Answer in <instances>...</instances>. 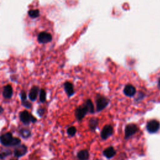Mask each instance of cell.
Returning <instances> with one entry per match:
<instances>
[{
    "mask_svg": "<svg viewBox=\"0 0 160 160\" xmlns=\"http://www.w3.org/2000/svg\"><path fill=\"white\" fill-rule=\"evenodd\" d=\"M88 112H94V106L91 99H87L83 105L78 107L75 111V116L78 121H81Z\"/></svg>",
    "mask_w": 160,
    "mask_h": 160,
    "instance_id": "obj_1",
    "label": "cell"
},
{
    "mask_svg": "<svg viewBox=\"0 0 160 160\" xmlns=\"http://www.w3.org/2000/svg\"><path fill=\"white\" fill-rule=\"evenodd\" d=\"M0 142L5 147H16L21 144V141L18 138L13 137L11 132H8L0 136Z\"/></svg>",
    "mask_w": 160,
    "mask_h": 160,
    "instance_id": "obj_2",
    "label": "cell"
},
{
    "mask_svg": "<svg viewBox=\"0 0 160 160\" xmlns=\"http://www.w3.org/2000/svg\"><path fill=\"white\" fill-rule=\"evenodd\" d=\"M19 119L25 125H28L30 122L34 123L37 121L36 118L26 110L22 111L19 113Z\"/></svg>",
    "mask_w": 160,
    "mask_h": 160,
    "instance_id": "obj_3",
    "label": "cell"
},
{
    "mask_svg": "<svg viewBox=\"0 0 160 160\" xmlns=\"http://www.w3.org/2000/svg\"><path fill=\"white\" fill-rule=\"evenodd\" d=\"M109 100L101 95H97L96 98V110L97 111H101L104 109L109 104Z\"/></svg>",
    "mask_w": 160,
    "mask_h": 160,
    "instance_id": "obj_4",
    "label": "cell"
},
{
    "mask_svg": "<svg viewBox=\"0 0 160 160\" xmlns=\"http://www.w3.org/2000/svg\"><path fill=\"white\" fill-rule=\"evenodd\" d=\"M138 131V127L136 124H128L126 126L124 129V138L128 139L136 134Z\"/></svg>",
    "mask_w": 160,
    "mask_h": 160,
    "instance_id": "obj_5",
    "label": "cell"
},
{
    "mask_svg": "<svg viewBox=\"0 0 160 160\" xmlns=\"http://www.w3.org/2000/svg\"><path fill=\"white\" fill-rule=\"evenodd\" d=\"M160 129V122L156 119H151L146 124V129L149 133H156Z\"/></svg>",
    "mask_w": 160,
    "mask_h": 160,
    "instance_id": "obj_6",
    "label": "cell"
},
{
    "mask_svg": "<svg viewBox=\"0 0 160 160\" xmlns=\"http://www.w3.org/2000/svg\"><path fill=\"white\" fill-rule=\"evenodd\" d=\"M28 152V147L25 144H20L15 147L13 151L14 156L17 158V159L21 158L26 154Z\"/></svg>",
    "mask_w": 160,
    "mask_h": 160,
    "instance_id": "obj_7",
    "label": "cell"
},
{
    "mask_svg": "<svg viewBox=\"0 0 160 160\" xmlns=\"http://www.w3.org/2000/svg\"><path fill=\"white\" fill-rule=\"evenodd\" d=\"M113 134V128L110 124L105 125L101 132V138L103 140L107 139Z\"/></svg>",
    "mask_w": 160,
    "mask_h": 160,
    "instance_id": "obj_8",
    "label": "cell"
},
{
    "mask_svg": "<svg viewBox=\"0 0 160 160\" xmlns=\"http://www.w3.org/2000/svg\"><path fill=\"white\" fill-rule=\"evenodd\" d=\"M52 35L47 32L43 31L39 33L38 36V41L41 44H46L52 41Z\"/></svg>",
    "mask_w": 160,
    "mask_h": 160,
    "instance_id": "obj_9",
    "label": "cell"
},
{
    "mask_svg": "<svg viewBox=\"0 0 160 160\" xmlns=\"http://www.w3.org/2000/svg\"><path fill=\"white\" fill-rule=\"evenodd\" d=\"M124 94L128 97H132L136 93V89L135 87L130 84H126L123 89Z\"/></svg>",
    "mask_w": 160,
    "mask_h": 160,
    "instance_id": "obj_10",
    "label": "cell"
},
{
    "mask_svg": "<svg viewBox=\"0 0 160 160\" xmlns=\"http://www.w3.org/2000/svg\"><path fill=\"white\" fill-rule=\"evenodd\" d=\"M12 93H13V90L11 84H7L3 88L2 96L4 98L10 99L12 96Z\"/></svg>",
    "mask_w": 160,
    "mask_h": 160,
    "instance_id": "obj_11",
    "label": "cell"
},
{
    "mask_svg": "<svg viewBox=\"0 0 160 160\" xmlns=\"http://www.w3.org/2000/svg\"><path fill=\"white\" fill-rule=\"evenodd\" d=\"M102 154L107 159H111L116 155V151L112 146H109L103 151Z\"/></svg>",
    "mask_w": 160,
    "mask_h": 160,
    "instance_id": "obj_12",
    "label": "cell"
},
{
    "mask_svg": "<svg viewBox=\"0 0 160 160\" xmlns=\"http://www.w3.org/2000/svg\"><path fill=\"white\" fill-rule=\"evenodd\" d=\"M64 88L65 92H66L67 95L69 97L72 96L74 94V86L73 84L69 81H66L64 84Z\"/></svg>",
    "mask_w": 160,
    "mask_h": 160,
    "instance_id": "obj_13",
    "label": "cell"
},
{
    "mask_svg": "<svg viewBox=\"0 0 160 160\" xmlns=\"http://www.w3.org/2000/svg\"><path fill=\"white\" fill-rule=\"evenodd\" d=\"M39 87L36 86H33L31 89V90L29 92V98L31 101H34L36 100L37 97H38V92H39Z\"/></svg>",
    "mask_w": 160,
    "mask_h": 160,
    "instance_id": "obj_14",
    "label": "cell"
},
{
    "mask_svg": "<svg viewBox=\"0 0 160 160\" xmlns=\"http://www.w3.org/2000/svg\"><path fill=\"white\" fill-rule=\"evenodd\" d=\"M89 152L86 149L81 150L77 154V158L78 159V160H88L89 159Z\"/></svg>",
    "mask_w": 160,
    "mask_h": 160,
    "instance_id": "obj_15",
    "label": "cell"
},
{
    "mask_svg": "<svg viewBox=\"0 0 160 160\" xmlns=\"http://www.w3.org/2000/svg\"><path fill=\"white\" fill-rule=\"evenodd\" d=\"M19 134L23 139H28L31 136V131L27 128H21L19 131Z\"/></svg>",
    "mask_w": 160,
    "mask_h": 160,
    "instance_id": "obj_16",
    "label": "cell"
},
{
    "mask_svg": "<svg viewBox=\"0 0 160 160\" xmlns=\"http://www.w3.org/2000/svg\"><path fill=\"white\" fill-rule=\"evenodd\" d=\"M98 119L96 118H92L89 120V128L91 130H95L98 125Z\"/></svg>",
    "mask_w": 160,
    "mask_h": 160,
    "instance_id": "obj_17",
    "label": "cell"
},
{
    "mask_svg": "<svg viewBox=\"0 0 160 160\" xmlns=\"http://www.w3.org/2000/svg\"><path fill=\"white\" fill-rule=\"evenodd\" d=\"M28 15L31 18H36L39 16V11L38 9H31L28 11Z\"/></svg>",
    "mask_w": 160,
    "mask_h": 160,
    "instance_id": "obj_18",
    "label": "cell"
},
{
    "mask_svg": "<svg viewBox=\"0 0 160 160\" xmlns=\"http://www.w3.org/2000/svg\"><path fill=\"white\" fill-rule=\"evenodd\" d=\"M12 154V151L10 149H6L0 152V159H4L8 156Z\"/></svg>",
    "mask_w": 160,
    "mask_h": 160,
    "instance_id": "obj_19",
    "label": "cell"
},
{
    "mask_svg": "<svg viewBox=\"0 0 160 160\" xmlns=\"http://www.w3.org/2000/svg\"><path fill=\"white\" fill-rule=\"evenodd\" d=\"M46 100V92L44 89H41L39 91V101L41 102H44Z\"/></svg>",
    "mask_w": 160,
    "mask_h": 160,
    "instance_id": "obj_20",
    "label": "cell"
},
{
    "mask_svg": "<svg viewBox=\"0 0 160 160\" xmlns=\"http://www.w3.org/2000/svg\"><path fill=\"white\" fill-rule=\"evenodd\" d=\"M77 132V129L74 126H71L68 128L67 133L70 136H74Z\"/></svg>",
    "mask_w": 160,
    "mask_h": 160,
    "instance_id": "obj_21",
    "label": "cell"
},
{
    "mask_svg": "<svg viewBox=\"0 0 160 160\" xmlns=\"http://www.w3.org/2000/svg\"><path fill=\"white\" fill-rule=\"evenodd\" d=\"M22 102V105L24 106V107H25L26 108H27V109H29V108H31V103L30 102H29L28 101H27V100H26V101H22V102Z\"/></svg>",
    "mask_w": 160,
    "mask_h": 160,
    "instance_id": "obj_22",
    "label": "cell"
},
{
    "mask_svg": "<svg viewBox=\"0 0 160 160\" xmlns=\"http://www.w3.org/2000/svg\"><path fill=\"white\" fill-rule=\"evenodd\" d=\"M20 98L21 99V102L26 100V92L24 91H21L20 92Z\"/></svg>",
    "mask_w": 160,
    "mask_h": 160,
    "instance_id": "obj_23",
    "label": "cell"
},
{
    "mask_svg": "<svg viewBox=\"0 0 160 160\" xmlns=\"http://www.w3.org/2000/svg\"><path fill=\"white\" fill-rule=\"evenodd\" d=\"M44 112H45V109L44 108H40L38 109V114L39 116H42L44 114Z\"/></svg>",
    "mask_w": 160,
    "mask_h": 160,
    "instance_id": "obj_24",
    "label": "cell"
},
{
    "mask_svg": "<svg viewBox=\"0 0 160 160\" xmlns=\"http://www.w3.org/2000/svg\"><path fill=\"white\" fill-rule=\"evenodd\" d=\"M3 111H4V108H3L1 106H0V114H1L2 112H3Z\"/></svg>",
    "mask_w": 160,
    "mask_h": 160,
    "instance_id": "obj_25",
    "label": "cell"
},
{
    "mask_svg": "<svg viewBox=\"0 0 160 160\" xmlns=\"http://www.w3.org/2000/svg\"><path fill=\"white\" fill-rule=\"evenodd\" d=\"M158 88L160 89V78H159L158 79Z\"/></svg>",
    "mask_w": 160,
    "mask_h": 160,
    "instance_id": "obj_26",
    "label": "cell"
},
{
    "mask_svg": "<svg viewBox=\"0 0 160 160\" xmlns=\"http://www.w3.org/2000/svg\"><path fill=\"white\" fill-rule=\"evenodd\" d=\"M9 160H19L18 159H9Z\"/></svg>",
    "mask_w": 160,
    "mask_h": 160,
    "instance_id": "obj_27",
    "label": "cell"
}]
</instances>
